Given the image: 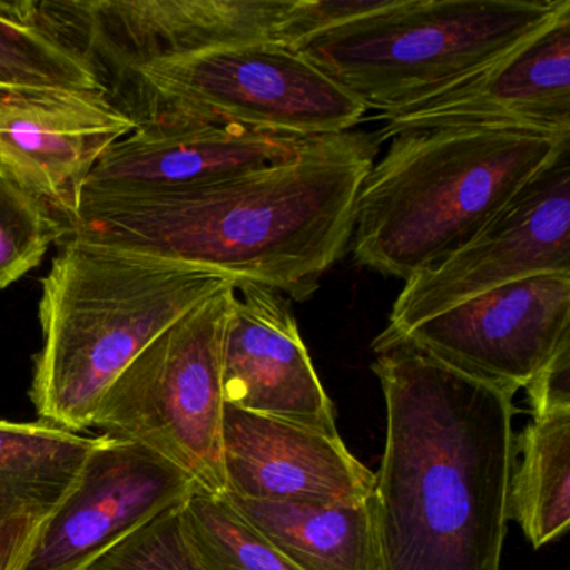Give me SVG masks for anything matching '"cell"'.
I'll use <instances>...</instances> for the list:
<instances>
[{"label":"cell","mask_w":570,"mask_h":570,"mask_svg":"<svg viewBox=\"0 0 570 570\" xmlns=\"http://www.w3.org/2000/svg\"><path fill=\"white\" fill-rule=\"evenodd\" d=\"M119 86L136 122L203 119L262 131L326 136L352 131L366 108L296 49L279 45L215 49L156 62Z\"/></svg>","instance_id":"obj_7"},{"label":"cell","mask_w":570,"mask_h":570,"mask_svg":"<svg viewBox=\"0 0 570 570\" xmlns=\"http://www.w3.org/2000/svg\"><path fill=\"white\" fill-rule=\"evenodd\" d=\"M179 520L203 570H299L223 495L196 490L179 507Z\"/></svg>","instance_id":"obj_20"},{"label":"cell","mask_w":570,"mask_h":570,"mask_svg":"<svg viewBox=\"0 0 570 570\" xmlns=\"http://www.w3.org/2000/svg\"><path fill=\"white\" fill-rule=\"evenodd\" d=\"M222 379L225 405L340 435L333 402L283 293L255 283L233 285Z\"/></svg>","instance_id":"obj_12"},{"label":"cell","mask_w":570,"mask_h":570,"mask_svg":"<svg viewBox=\"0 0 570 570\" xmlns=\"http://www.w3.org/2000/svg\"><path fill=\"white\" fill-rule=\"evenodd\" d=\"M515 452L509 519L540 549L570 525V412L533 419L515 440Z\"/></svg>","instance_id":"obj_18"},{"label":"cell","mask_w":570,"mask_h":570,"mask_svg":"<svg viewBox=\"0 0 570 570\" xmlns=\"http://www.w3.org/2000/svg\"><path fill=\"white\" fill-rule=\"evenodd\" d=\"M69 233L71 223L0 163V292L38 268Z\"/></svg>","instance_id":"obj_21"},{"label":"cell","mask_w":570,"mask_h":570,"mask_svg":"<svg viewBox=\"0 0 570 570\" xmlns=\"http://www.w3.org/2000/svg\"><path fill=\"white\" fill-rule=\"evenodd\" d=\"M196 490L191 476L151 450L102 435L22 570H85Z\"/></svg>","instance_id":"obj_11"},{"label":"cell","mask_w":570,"mask_h":570,"mask_svg":"<svg viewBox=\"0 0 570 570\" xmlns=\"http://www.w3.org/2000/svg\"><path fill=\"white\" fill-rule=\"evenodd\" d=\"M569 0H392L296 48L366 109L392 111L509 55Z\"/></svg>","instance_id":"obj_5"},{"label":"cell","mask_w":570,"mask_h":570,"mask_svg":"<svg viewBox=\"0 0 570 570\" xmlns=\"http://www.w3.org/2000/svg\"><path fill=\"white\" fill-rule=\"evenodd\" d=\"M85 570H203L183 535L179 507L106 550Z\"/></svg>","instance_id":"obj_22"},{"label":"cell","mask_w":570,"mask_h":570,"mask_svg":"<svg viewBox=\"0 0 570 570\" xmlns=\"http://www.w3.org/2000/svg\"><path fill=\"white\" fill-rule=\"evenodd\" d=\"M136 128L108 96L0 99V163L72 223L96 163Z\"/></svg>","instance_id":"obj_15"},{"label":"cell","mask_w":570,"mask_h":570,"mask_svg":"<svg viewBox=\"0 0 570 570\" xmlns=\"http://www.w3.org/2000/svg\"><path fill=\"white\" fill-rule=\"evenodd\" d=\"M566 272H570L569 149L465 246L406 279L389 326L376 338H399L425 320L499 286Z\"/></svg>","instance_id":"obj_8"},{"label":"cell","mask_w":570,"mask_h":570,"mask_svg":"<svg viewBox=\"0 0 570 570\" xmlns=\"http://www.w3.org/2000/svg\"><path fill=\"white\" fill-rule=\"evenodd\" d=\"M233 285L153 340L99 402L91 429L168 460L223 495V338Z\"/></svg>","instance_id":"obj_6"},{"label":"cell","mask_w":570,"mask_h":570,"mask_svg":"<svg viewBox=\"0 0 570 570\" xmlns=\"http://www.w3.org/2000/svg\"><path fill=\"white\" fill-rule=\"evenodd\" d=\"M379 141L439 129L502 128L570 138V9L475 75L380 112Z\"/></svg>","instance_id":"obj_10"},{"label":"cell","mask_w":570,"mask_h":570,"mask_svg":"<svg viewBox=\"0 0 570 570\" xmlns=\"http://www.w3.org/2000/svg\"><path fill=\"white\" fill-rule=\"evenodd\" d=\"M316 138L203 119L142 121L96 163L82 193L176 188L235 178L292 161Z\"/></svg>","instance_id":"obj_13"},{"label":"cell","mask_w":570,"mask_h":570,"mask_svg":"<svg viewBox=\"0 0 570 570\" xmlns=\"http://www.w3.org/2000/svg\"><path fill=\"white\" fill-rule=\"evenodd\" d=\"M372 346L386 406L372 493L379 570H500L517 455L513 395L406 340Z\"/></svg>","instance_id":"obj_2"},{"label":"cell","mask_w":570,"mask_h":570,"mask_svg":"<svg viewBox=\"0 0 570 570\" xmlns=\"http://www.w3.org/2000/svg\"><path fill=\"white\" fill-rule=\"evenodd\" d=\"M392 0H293L278 29V45L296 49L340 26L389 8Z\"/></svg>","instance_id":"obj_23"},{"label":"cell","mask_w":570,"mask_h":570,"mask_svg":"<svg viewBox=\"0 0 570 570\" xmlns=\"http://www.w3.org/2000/svg\"><path fill=\"white\" fill-rule=\"evenodd\" d=\"M379 145L345 131L235 178L82 193L69 235L305 299L348 249L356 195Z\"/></svg>","instance_id":"obj_1"},{"label":"cell","mask_w":570,"mask_h":570,"mask_svg":"<svg viewBox=\"0 0 570 570\" xmlns=\"http://www.w3.org/2000/svg\"><path fill=\"white\" fill-rule=\"evenodd\" d=\"M392 340H406L456 372L515 395L570 342V272L490 289Z\"/></svg>","instance_id":"obj_9"},{"label":"cell","mask_w":570,"mask_h":570,"mask_svg":"<svg viewBox=\"0 0 570 570\" xmlns=\"http://www.w3.org/2000/svg\"><path fill=\"white\" fill-rule=\"evenodd\" d=\"M101 439L42 420H0V520L51 519Z\"/></svg>","instance_id":"obj_17"},{"label":"cell","mask_w":570,"mask_h":570,"mask_svg":"<svg viewBox=\"0 0 570 570\" xmlns=\"http://www.w3.org/2000/svg\"><path fill=\"white\" fill-rule=\"evenodd\" d=\"M22 96H108L95 66L65 42L0 2V99Z\"/></svg>","instance_id":"obj_19"},{"label":"cell","mask_w":570,"mask_h":570,"mask_svg":"<svg viewBox=\"0 0 570 570\" xmlns=\"http://www.w3.org/2000/svg\"><path fill=\"white\" fill-rule=\"evenodd\" d=\"M232 278L69 235L42 283L31 400L42 422L91 429L109 386Z\"/></svg>","instance_id":"obj_3"},{"label":"cell","mask_w":570,"mask_h":570,"mask_svg":"<svg viewBox=\"0 0 570 570\" xmlns=\"http://www.w3.org/2000/svg\"><path fill=\"white\" fill-rule=\"evenodd\" d=\"M223 466L225 493L256 502L358 503L375 485L342 436L232 405L223 413Z\"/></svg>","instance_id":"obj_14"},{"label":"cell","mask_w":570,"mask_h":570,"mask_svg":"<svg viewBox=\"0 0 570 570\" xmlns=\"http://www.w3.org/2000/svg\"><path fill=\"white\" fill-rule=\"evenodd\" d=\"M567 149L570 138L522 129L395 136L360 185L348 249L406 282L465 246Z\"/></svg>","instance_id":"obj_4"},{"label":"cell","mask_w":570,"mask_h":570,"mask_svg":"<svg viewBox=\"0 0 570 570\" xmlns=\"http://www.w3.org/2000/svg\"><path fill=\"white\" fill-rule=\"evenodd\" d=\"M533 419L570 412V342L525 386Z\"/></svg>","instance_id":"obj_24"},{"label":"cell","mask_w":570,"mask_h":570,"mask_svg":"<svg viewBox=\"0 0 570 570\" xmlns=\"http://www.w3.org/2000/svg\"><path fill=\"white\" fill-rule=\"evenodd\" d=\"M223 497L299 570H379L372 497L338 505Z\"/></svg>","instance_id":"obj_16"},{"label":"cell","mask_w":570,"mask_h":570,"mask_svg":"<svg viewBox=\"0 0 570 570\" xmlns=\"http://www.w3.org/2000/svg\"><path fill=\"white\" fill-rule=\"evenodd\" d=\"M46 522L0 520V570L24 569Z\"/></svg>","instance_id":"obj_25"}]
</instances>
